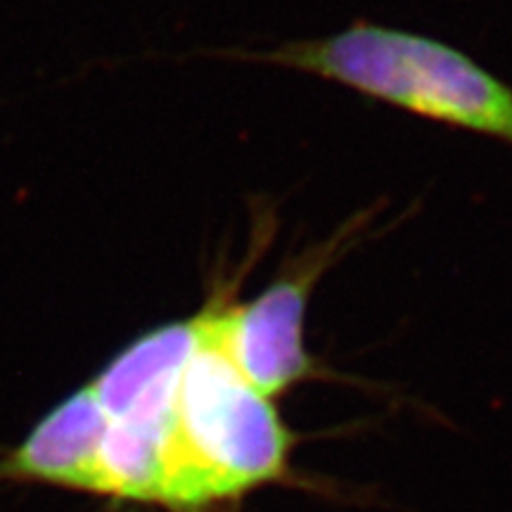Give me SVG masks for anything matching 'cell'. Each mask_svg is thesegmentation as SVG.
<instances>
[{
    "mask_svg": "<svg viewBox=\"0 0 512 512\" xmlns=\"http://www.w3.org/2000/svg\"><path fill=\"white\" fill-rule=\"evenodd\" d=\"M105 427L107 418L91 387L81 389L29 434L0 472L98 494V448Z\"/></svg>",
    "mask_w": 512,
    "mask_h": 512,
    "instance_id": "4",
    "label": "cell"
},
{
    "mask_svg": "<svg viewBox=\"0 0 512 512\" xmlns=\"http://www.w3.org/2000/svg\"><path fill=\"white\" fill-rule=\"evenodd\" d=\"M242 57L318 76L415 117L512 145V88L437 38L354 22L332 36Z\"/></svg>",
    "mask_w": 512,
    "mask_h": 512,
    "instance_id": "1",
    "label": "cell"
},
{
    "mask_svg": "<svg viewBox=\"0 0 512 512\" xmlns=\"http://www.w3.org/2000/svg\"><path fill=\"white\" fill-rule=\"evenodd\" d=\"M200 342L185 363L174 418V512H207L287 475L294 437L273 399L230 361L197 311Z\"/></svg>",
    "mask_w": 512,
    "mask_h": 512,
    "instance_id": "2",
    "label": "cell"
},
{
    "mask_svg": "<svg viewBox=\"0 0 512 512\" xmlns=\"http://www.w3.org/2000/svg\"><path fill=\"white\" fill-rule=\"evenodd\" d=\"M361 230H366V223L361 228L347 226L325 245L311 247L247 302H238L230 287H219L204 304L216 342L268 399H278L320 375L318 358L309 354L304 337L309 294L325 268L356 245Z\"/></svg>",
    "mask_w": 512,
    "mask_h": 512,
    "instance_id": "3",
    "label": "cell"
}]
</instances>
